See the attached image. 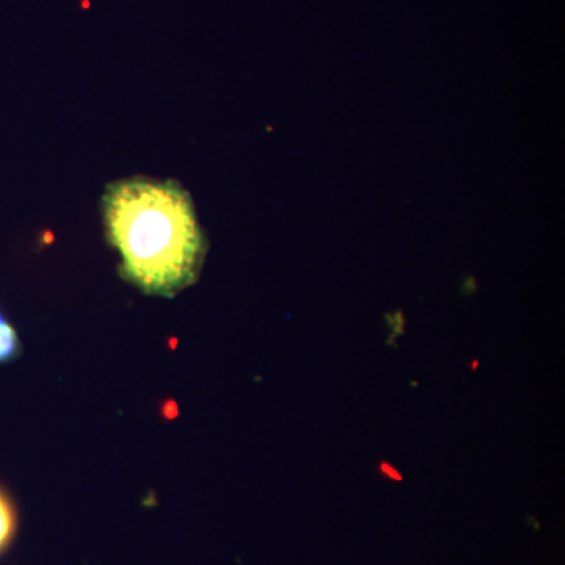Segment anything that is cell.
<instances>
[{
  "mask_svg": "<svg viewBox=\"0 0 565 565\" xmlns=\"http://www.w3.org/2000/svg\"><path fill=\"white\" fill-rule=\"evenodd\" d=\"M15 531V514L8 499L0 493V550L10 542Z\"/></svg>",
  "mask_w": 565,
  "mask_h": 565,
  "instance_id": "cell-3",
  "label": "cell"
},
{
  "mask_svg": "<svg viewBox=\"0 0 565 565\" xmlns=\"http://www.w3.org/2000/svg\"><path fill=\"white\" fill-rule=\"evenodd\" d=\"M104 218L124 275L141 290L173 295L198 275L205 239L192 201L177 184L148 177L112 184Z\"/></svg>",
  "mask_w": 565,
  "mask_h": 565,
  "instance_id": "cell-1",
  "label": "cell"
},
{
  "mask_svg": "<svg viewBox=\"0 0 565 565\" xmlns=\"http://www.w3.org/2000/svg\"><path fill=\"white\" fill-rule=\"evenodd\" d=\"M17 336L13 327L0 313V363L8 361L16 354Z\"/></svg>",
  "mask_w": 565,
  "mask_h": 565,
  "instance_id": "cell-2",
  "label": "cell"
}]
</instances>
